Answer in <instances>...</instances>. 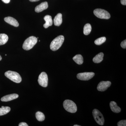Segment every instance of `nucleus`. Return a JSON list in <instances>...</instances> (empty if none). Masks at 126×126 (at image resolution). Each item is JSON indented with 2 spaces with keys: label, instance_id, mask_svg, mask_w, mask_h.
I'll list each match as a JSON object with an SVG mask.
<instances>
[{
  "label": "nucleus",
  "instance_id": "39448f33",
  "mask_svg": "<svg viewBox=\"0 0 126 126\" xmlns=\"http://www.w3.org/2000/svg\"><path fill=\"white\" fill-rule=\"evenodd\" d=\"M94 14L96 17L100 19H108L110 18V14L108 12L103 9H95L94 11Z\"/></svg>",
  "mask_w": 126,
  "mask_h": 126
},
{
  "label": "nucleus",
  "instance_id": "393cba45",
  "mask_svg": "<svg viewBox=\"0 0 126 126\" xmlns=\"http://www.w3.org/2000/svg\"><path fill=\"white\" fill-rule=\"evenodd\" d=\"M19 126H28L27 123L25 122L20 123L19 125Z\"/></svg>",
  "mask_w": 126,
  "mask_h": 126
},
{
  "label": "nucleus",
  "instance_id": "0eeeda50",
  "mask_svg": "<svg viewBox=\"0 0 126 126\" xmlns=\"http://www.w3.org/2000/svg\"><path fill=\"white\" fill-rule=\"evenodd\" d=\"M39 85L44 87H46L48 86V78L45 72H42L40 75L38 79Z\"/></svg>",
  "mask_w": 126,
  "mask_h": 126
},
{
  "label": "nucleus",
  "instance_id": "1a4fd4ad",
  "mask_svg": "<svg viewBox=\"0 0 126 126\" xmlns=\"http://www.w3.org/2000/svg\"><path fill=\"white\" fill-rule=\"evenodd\" d=\"M111 82L109 81H102L99 82L97 87V89L100 92L106 91L111 85Z\"/></svg>",
  "mask_w": 126,
  "mask_h": 126
},
{
  "label": "nucleus",
  "instance_id": "cd10ccee",
  "mask_svg": "<svg viewBox=\"0 0 126 126\" xmlns=\"http://www.w3.org/2000/svg\"><path fill=\"white\" fill-rule=\"evenodd\" d=\"M29 0L31 2H36V1H38L40 0Z\"/></svg>",
  "mask_w": 126,
  "mask_h": 126
},
{
  "label": "nucleus",
  "instance_id": "f8f14e48",
  "mask_svg": "<svg viewBox=\"0 0 126 126\" xmlns=\"http://www.w3.org/2000/svg\"><path fill=\"white\" fill-rule=\"evenodd\" d=\"M4 20L6 22L8 23L9 24L15 26V27H17L19 26V24L18 21L15 18L11 17V16L5 17L4 19Z\"/></svg>",
  "mask_w": 126,
  "mask_h": 126
},
{
  "label": "nucleus",
  "instance_id": "a878e982",
  "mask_svg": "<svg viewBox=\"0 0 126 126\" xmlns=\"http://www.w3.org/2000/svg\"><path fill=\"white\" fill-rule=\"evenodd\" d=\"M121 2L122 4L126 5V0H121Z\"/></svg>",
  "mask_w": 126,
  "mask_h": 126
},
{
  "label": "nucleus",
  "instance_id": "20e7f679",
  "mask_svg": "<svg viewBox=\"0 0 126 126\" xmlns=\"http://www.w3.org/2000/svg\"><path fill=\"white\" fill-rule=\"evenodd\" d=\"M64 108L68 112L74 113L77 111V107L76 104L71 100L67 99L63 102Z\"/></svg>",
  "mask_w": 126,
  "mask_h": 126
},
{
  "label": "nucleus",
  "instance_id": "6e6552de",
  "mask_svg": "<svg viewBox=\"0 0 126 126\" xmlns=\"http://www.w3.org/2000/svg\"><path fill=\"white\" fill-rule=\"evenodd\" d=\"M94 73L93 72H84L78 74L77 78L82 81H88L94 77Z\"/></svg>",
  "mask_w": 126,
  "mask_h": 126
},
{
  "label": "nucleus",
  "instance_id": "bb28decb",
  "mask_svg": "<svg viewBox=\"0 0 126 126\" xmlns=\"http://www.w3.org/2000/svg\"><path fill=\"white\" fill-rule=\"evenodd\" d=\"M3 2H4L6 4H8L9 3L10 1V0H1Z\"/></svg>",
  "mask_w": 126,
  "mask_h": 126
},
{
  "label": "nucleus",
  "instance_id": "f257e3e1",
  "mask_svg": "<svg viewBox=\"0 0 126 126\" xmlns=\"http://www.w3.org/2000/svg\"><path fill=\"white\" fill-rule=\"evenodd\" d=\"M64 39V37L63 35H60L56 37L52 41L50 44V49L54 51H56L59 49L63 45Z\"/></svg>",
  "mask_w": 126,
  "mask_h": 126
},
{
  "label": "nucleus",
  "instance_id": "412c9836",
  "mask_svg": "<svg viewBox=\"0 0 126 126\" xmlns=\"http://www.w3.org/2000/svg\"><path fill=\"white\" fill-rule=\"evenodd\" d=\"M35 116H36V119L39 121H43L45 119V116L44 113L38 111L36 112Z\"/></svg>",
  "mask_w": 126,
  "mask_h": 126
},
{
  "label": "nucleus",
  "instance_id": "6ab92c4d",
  "mask_svg": "<svg viewBox=\"0 0 126 126\" xmlns=\"http://www.w3.org/2000/svg\"><path fill=\"white\" fill-rule=\"evenodd\" d=\"M92 26L90 24H86L83 28V33L85 35H88L92 31Z\"/></svg>",
  "mask_w": 126,
  "mask_h": 126
},
{
  "label": "nucleus",
  "instance_id": "f03ea898",
  "mask_svg": "<svg viewBox=\"0 0 126 126\" xmlns=\"http://www.w3.org/2000/svg\"><path fill=\"white\" fill-rule=\"evenodd\" d=\"M38 39L35 36H31L25 41L23 43V48L25 50H28L31 49L36 44Z\"/></svg>",
  "mask_w": 126,
  "mask_h": 126
},
{
  "label": "nucleus",
  "instance_id": "7ed1b4c3",
  "mask_svg": "<svg viewBox=\"0 0 126 126\" xmlns=\"http://www.w3.org/2000/svg\"><path fill=\"white\" fill-rule=\"evenodd\" d=\"M5 77L16 83H20L22 81V79L19 73L14 71H8L5 73Z\"/></svg>",
  "mask_w": 126,
  "mask_h": 126
},
{
  "label": "nucleus",
  "instance_id": "4be33fe9",
  "mask_svg": "<svg viewBox=\"0 0 126 126\" xmlns=\"http://www.w3.org/2000/svg\"><path fill=\"white\" fill-rule=\"evenodd\" d=\"M106 38L105 37H102L97 39L95 40L94 43L97 45H100L106 41Z\"/></svg>",
  "mask_w": 126,
  "mask_h": 126
},
{
  "label": "nucleus",
  "instance_id": "a211bd4d",
  "mask_svg": "<svg viewBox=\"0 0 126 126\" xmlns=\"http://www.w3.org/2000/svg\"><path fill=\"white\" fill-rule=\"evenodd\" d=\"M8 36L5 34H0V46L6 44L8 40Z\"/></svg>",
  "mask_w": 126,
  "mask_h": 126
},
{
  "label": "nucleus",
  "instance_id": "ddd939ff",
  "mask_svg": "<svg viewBox=\"0 0 126 126\" xmlns=\"http://www.w3.org/2000/svg\"><path fill=\"white\" fill-rule=\"evenodd\" d=\"M44 19L46 21V23L44 25V27L45 29H47L49 26H51L53 24L52 16L49 15L46 16L44 17Z\"/></svg>",
  "mask_w": 126,
  "mask_h": 126
},
{
  "label": "nucleus",
  "instance_id": "423d86ee",
  "mask_svg": "<svg viewBox=\"0 0 126 126\" xmlns=\"http://www.w3.org/2000/svg\"><path fill=\"white\" fill-rule=\"evenodd\" d=\"M93 115L94 120L99 125L103 126L104 123V119L101 113L97 109L93 110Z\"/></svg>",
  "mask_w": 126,
  "mask_h": 126
},
{
  "label": "nucleus",
  "instance_id": "c756f323",
  "mask_svg": "<svg viewBox=\"0 0 126 126\" xmlns=\"http://www.w3.org/2000/svg\"><path fill=\"white\" fill-rule=\"evenodd\" d=\"M74 126H79V125H74Z\"/></svg>",
  "mask_w": 126,
  "mask_h": 126
},
{
  "label": "nucleus",
  "instance_id": "5701e85b",
  "mask_svg": "<svg viewBox=\"0 0 126 126\" xmlns=\"http://www.w3.org/2000/svg\"><path fill=\"white\" fill-rule=\"evenodd\" d=\"M117 126H126V121L125 120H122L118 123Z\"/></svg>",
  "mask_w": 126,
  "mask_h": 126
},
{
  "label": "nucleus",
  "instance_id": "4468645a",
  "mask_svg": "<svg viewBox=\"0 0 126 126\" xmlns=\"http://www.w3.org/2000/svg\"><path fill=\"white\" fill-rule=\"evenodd\" d=\"M63 22L62 14L60 13L57 14L55 17L54 19V23L55 25L59 26L62 24Z\"/></svg>",
  "mask_w": 126,
  "mask_h": 126
},
{
  "label": "nucleus",
  "instance_id": "9b49d317",
  "mask_svg": "<svg viewBox=\"0 0 126 126\" xmlns=\"http://www.w3.org/2000/svg\"><path fill=\"white\" fill-rule=\"evenodd\" d=\"M19 97V95L16 94H9V95H6L2 97L1 99V101L2 102H8L14 99H16Z\"/></svg>",
  "mask_w": 126,
  "mask_h": 126
},
{
  "label": "nucleus",
  "instance_id": "2eb2a0df",
  "mask_svg": "<svg viewBox=\"0 0 126 126\" xmlns=\"http://www.w3.org/2000/svg\"><path fill=\"white\" fill-rule=\"evenodd\" d=\"M110 106L111 110L113 112L118 113L121 111V109L117 106V104L115 102H110Z\"/></svg>",
  "mask_w": 126,
  "mask_h": 126
},
{
  "label": "nucleus",
  "instance_id": "9d476101",
  "mask_svg": "<svg viewBox=\"0 0 126 126\" xmlns=\"http://www.w3.org/2000/svg\"><path fill=\"white\" fill-rule=\"evenodd\" d=\"M48 2L47 1H45V2H42L40 4L37 6L35 7V12L37 13H39L47 9L48 8Z\"/></svg>",
  "mask_w": 126,
  "mask_h": 126
},
{
  "label": "nucleus",
  "instance_id": "c85d7f7f",
  "mask_svg": "<svg viewBox=\"0 0 126 126\" xmlns=\"http://www.w3.org/2000/svg\"><path fill=\"white\" fill-rule=\"evenodd\" d=\"M2 59V58H1V56L0 55V61Z\"/></svg>",
  "mask_w": 126,
  "mask_h": 126
},
{
  "label": "nucleus",
  "instance_id": "dca6fc26",
  "mask_svg": "<svg viewBox=\"0 0 126 126\" xmlns=\"http://www.w3.org/2000/svg\"><path fill=\"white\" fill-rule=\"evenodd\" d=\"M104 54L103 53H100L96 55L93 59V61L94 63H101L103 60Z\"/></svg>",
  "mask_w": 126,
  "mask_h": 126
},
{
  "label": "nucleus",
  "instance_id": "b1692460",
  "mask_svg": "<svg viewBox=\"0 0 126 126\" xmlns=\"http://www.w3.org/2000/svg\"><path fill=\"white\" fill-rule=\"evenodd\" d=\"M121 46L122 48L124 49H126V40L123 41L121 43Z\"/></svg>",
  "mask_w": 126,
  "mask_h": 126
},
{
  "label": "nucleus",
  "instance_id": "f3484780",
  "mask_svg": "<svg viewBox=\"0 0 126 126\" xmlns=\"http://www.w3.org/2000/svg\"><path fill=\"white\" fill-rule=\"evenodd\" d=\"M73 60L78 64L81 65L83 63V59L80 54L77 55L73 58Z\"/></svg>",
  "mask_w": 126,
  "mask_h": 126
},
{
  "label": "nucleus",
  "instance_id": "aec40b11",
  "mask_svg": "<svg viewBox=\"0 0 126 126\" xmlns=\"http://www.w3.org/2000/svg\"><path fill=\"white\" fill-rule=\"evenodd\" d=\"M10 110L11 108L9 107L2 106L0 108V116H3L7 114Z\"/></svg>",
  "mask_w": 126,
  "mask_h": 126
}]
</instances>
